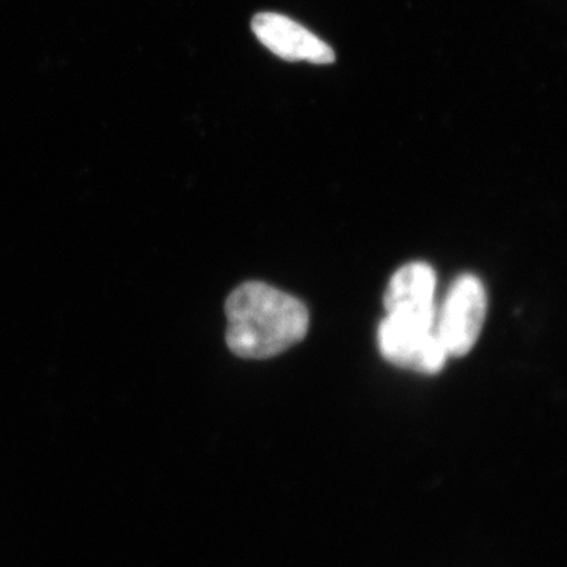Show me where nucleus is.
<instances>
[{"mask_svg":"<svg viewBox=\"0 0 567 567\" xmlns=\"http://www.w3.org/2000/svg\"><path fill=\"white\" fill-rule=\"evenodd\" d=\"M226 343L237 357L268 359L301 342L309 328L307 307L296 297L267 286L246 282L226 301Z\"/></svg>","mask_w":567,"mask_h":567,"instance_id":"1","label":"nucleus"},{"mask_svg":"<svg viewBox=\"0 0 567 567\" xmlns=\"http://www.w3.org/2000/svg\"><path fill=\"white\" fill-rule=\"evenodd\" d=\"M384 358L399 367L436 373L450 357L436 331V317L389 316L379 329Z\"/></svg>","mask_w":567,"mask_h":567,"instance_id":"2","label":"nucleus"},{"mask_svg":"<svg viewBox=\"0 0 567 567\" xmlns=\"http://www.w3.org/2000/svg\"><path fill=\"white\" fill-rule=\"evenodd\" d=\"M487 297L476 276L463 275L452 284L436 315V331L446 351L464 357L476 344L484 326Z\"/></svg>","mask_w":567,"mask_h":567,"instance_id":"3","label":"nucleus"},{"mask_svg":"<svg viewBox=\"0 0 567 567\" xmlns=\"http://www.w3.org/2000/svg\"><path fill=\"white\" fill-rule=\"evenodd\" d=\"M251 28L261 44L282 60L309 61L316 65H328L336 61V53L329 44L279 13H258L252 19Z\"/></svg>","mask_w":567,"mask_h":567,"instance_id":"4","label":"nucleus"},{"mask_svg":"<svg viewBox=\"0 0 567 567\" xmlns=\"http://www.w3.org/2000/svg\"><path fill=\"white\" fill-rule=\"evenodd\" d=\"M435 289L436 274L432 267L420 261L403 266L390 279L384 299L386 315L436 316Z\"/></svg>","mask_w":567,"mask_h":567,"instance_id":"5","label":"nucleus"}]
</instances>
